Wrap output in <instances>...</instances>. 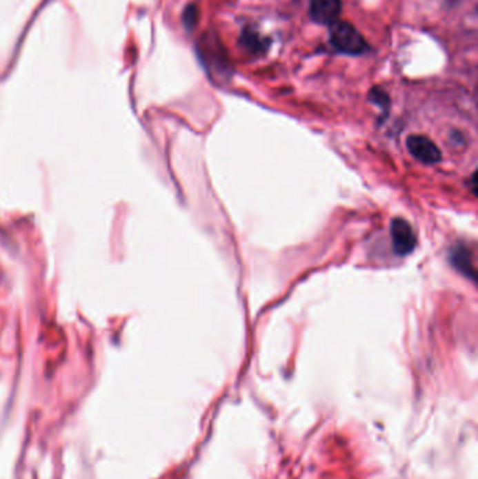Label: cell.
I'll use <instances>...</instances> for the list:
<instances>
[{
    "label": "cell",
    "mask_w": 478,
    "mask_h": 479,
    "mask_svg": "<svg viewBox=\"0 0 478 479\" xmlns=\"http://www.w3.org/2000/svg\"><path fill=\"white\" fill-rule=\"evenodd\" d=\"M330 41L338 51L350 55H358L366 50V41L362 34L346 21H335L331 24Z\"/></svg>",
    "instance_id": "obj_1"
},
{
    "label": "cell",
    "mask_w": 478,
    "mask_h": 479,
    "mask_svg": "<svg viewBox=\"0 0 478 479\" xmlns=\"http://www.w3.org/2000/svg\"><path fill=\"white\" fill-rule=\"evenodd\" d=\"M391 240H393L395 252L401 256L411 254L417 244L414 230L404 219H395L391 222Z\"/></svg>",
    "instance_id": "obj_2"
},
{
    "label": "cell",
    "mask_w": 478,
    "mask_h": 479,
    "mask_svg": "<svg viewBox=\"0 0 478 479\" xmlns=\"http://www.w3.org/2000/svg\"><path fill=\"white\" fill-rule=\"evenodd\" d=\"M407 147L410 153L424 164H433L442 160V153L439 147L426 136L411 135L407 139Z\"/></svg>",
    "instance_id": "obj_3"
},
{
    "label": "cell",
    "mask_w": 478,
    "mask_h": 479,
    "mask_svg": "<svg viewBox=\"0 0 478 479\" xmlns=\"http://www.w3.org/2000/svg\"><path fill=\"white\" fill-rule=\"evenodd\" d=\"M341 14L339 0H312L310 17L319 24H332Z\"/></svg>",
    "instance_id": "obj_4"
},
{
    "label": "cell",
    "mask_w": 478,
    "mask_h": 479,
    "mask_svg": "<svg viewBox=\"0 0 478 479\" xmlns=\"http://www.w3.org/2000/svg\"><path fill=\"white\" fill-rule=\"evenodd\" d=\"M450 261L457 271H460L461 274H464L470 278H474L475 271H474V265H472L471 252L468 248H466L464 245H457L452 251Z\"/></svg>",
    "instance_id": "obj_5"
},
{
    "label": "cell",
    "mask_w": 478,
    "mask_h": 479,
    "mask_svg": "<svg viewBox=\"0 0 478 479\" xmlns=\"http://www.w3.org/2000/svg\"><path fill=\"white\" fill-rule=\"evenodd\" d=\"M198 20V12L195 6H188L183 13V23L187 28H192L197 24Z\"/></svg>",
    "instance_id": "obj_6"
}]
</instances>
